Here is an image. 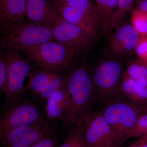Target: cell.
<instances>
[{
    "mask_svg": "<svg viewBox=\"0 0 147 147\" xmlns=\"http://www.w3.org/2000/svg\"><path fill=\"white\" fill-rule=\"evenodd\" d=\"M131 23L141 36H147V12L134 9L131 11Z\"/></svg>",
    "mask_w": 147,
    "mask_h": 147,
    "instance_id": "obj_23",
    "label": "cell"
},
{
    "mask_svg": "<svg viewBox=\"0 0 147 147\" xmlns=\"http://www.w3.org/2000/svg\"><path fill=\"white\" fill-rule=\"evenodd\" d=\"M27 0H0V27L24 21Z\"/></svg>",
    "mask_w": 147,
    "mask_h": 147,
    "instance_id": "obj_15",
    "label": "cell"
},
{
    "mask_svg": "<svg viewBox=\"0 0 147 147\" xmlns=\"http://www.w3.org/2000/svg\"><path fill=\"white\" fill-rule=\"evenodd\" d=\"M137 7L138 9L147 12V0H137Z\"/></svg>",
    "mask_w": 147,
    "mask_h": 147,
    "instance_id": "obj_30",
    "label": "cell"
},
{
    "mask_svg": "<svg viewBox=\"0 0 147 147\" xmlns=\"http://www.w3.org/2000/svg\"><path fill=\"white\" fill-rule=\"evenodd\" d=\"M129 76L135 82L147 87V65L139 59L129 63L125 70Z\"/></svg>",
    "mask_w": 147,
    "mask_h": 147,
    "instance_id": "obj_21",
    "label": "cell"
},
{
    "mask_svg": "<svg viewBox=\"0 0 147 147\" xmlns=\"http://www.w3.org/2000/svg\"><path fill=\"white\" fill-rule=\"evenodd\" d=\"M59 142L56 136L46 137L31 147H57Z\"/></svg>",
    "mask_w": 147,
    "mask_h": 147,
    "instance_id": "obj_28",
    "label": "cell"
},
{
    "mask_svg": "<svg viewBox=\"0 0 147 147\" xmlns=\"http://www.w3.org/2000/svg\"><path fill=\"white\" fill-rule=\"evenodd\" d=\"M108 46L110 59H117L135 53L140 35L131 23H121L110 34Z\"/></svg>",
    "mask_w": 147,
    "mask_h": 147,
    "instance_id": "obj_11",
    "label": "cell"
},
{
    "mask_svg": "<svg viewBox=\"0 0 147 147\" xmlns=\"http://www.w3.org/2000/svg\"><path fill=\"white\" fill-rule=\"evenodd\" d=\"M55 129L43 119L9 131L1 139V147H31L46 137L56 136Z\"/></svg>",
    "mask_w": 147,
    "mask_h": 147,
    "instance_id": "obj_10",
    "label": "cell"
},
{
    "mask_svg": "<svg viewBox=\"0 0 147 147\" xmlns=\"http://www.w3.org/2000/svg\"><path fill=\"white\" fill-rule=\"evenodd\" d=\"M145 108L121 99L104 105L101 112L114 131L125 141L128 132L139 118L147 113Z\"/></svg>",
    "mask_w": 147,
    "mask_h": 147,
    "instance_id": "obj_6",
    "label": "cell"
},
{
    "mask_svg": "<svg viewBox=\"0 0 147 147\" xmlns=\"http://www.w3.org/2000/svg\"><path fill=\"white\" fill-rule=\"evenodd\" d=\"M17 50L36 65L60 72L68 70L77 58L69 47L56 40Z\"/></svg>",
    "mask_w": 147,
    "mask_h": 147,
    "instance_id": "obj_3",
    "label": "cell"
},
{
    "mask_svg": "<svg viewBox=\"0 0 147 147\" xmlns=\"http://www.w3.org/2000/svg\"><path fill=\"white\" fill-rule=\"evenodd\" d=\"M89 70L95 101L104 106L115 100L124 99L121 90L124 71L119 61L113 59L104 60Z\"/></svg>",
    "mask_w": 147,
    "mask_h": 147,
    "instance_id": "obj_2",
    "label": "cell"
},
{
    "mask_svg": "<svg viewBox=\"0 0 147 147\" xmlns=\"http://www.w3.org/2000/svg\"><path fill=\"white\" fill-rule=\"evenodd\" d=\"M82 119L87 147H121L125 142L114 131L101 111L90 112Z\"/></svg>",
    "mask_w": 147,
    "mask_h": 147,
    "instance_id": "obj_7",
    "label": "cell"
},
{
    "mask_svg": "<svg viewBox=\"0 0 147 147\" xmlns=\"http://www.w3.org/2000/svg\"><path fill=\"white\" fill-rule=\"evenodd\" d=\"M138 59L147 65V36H141L135 50Z\"/></svg>",
    "mask_w": 147,
    "mask_h": 147,
    "instance_id": "obj_27",
    "label": "cell"
},
{
    "mask_svg": "<svg viewBox=\"0 0 147 147\" xmlns=\"http://www.w3.org/2000/svg\"><path fill=\"white\" fill-rule=\"evenodd\" d=\"M25 16L29 23L50 28L63 19L57 0H27Z\"/></svg>",
    "mask_w": 147,
    "mask_h": 147,
    "instance_id": "obj_12",
    "label": "cell"
},
{
    "mask_svg": "<svg viewBox=\"0 0 147 147\" xmlns=\"http://www.w3.org/2000/svg\"><path fill=\"white\" fill-rule=\"evenodd\" d=\"M70 97L65 85L47 98L45 100V110L48 121L62 120L69 106Z\"/></svg>",
    "mask_w": 147,
    "mask_h": 147,
    "instance_id": "obj_13",
    "label": "cell"
},
{
    "mask_svg": "<svg viewBox=\"0 0 147 147\" xmlns=\"http://www.w3.org/2000/svg\"><path fill=\"white\" fill-rule=\"evenodd\" d=\"M60 72L42 68L34 69L28 76L26 90H30L36 96L54 79L60 75Z\"/></svg>",
    "mask_w": 147,
    "mask_h": 147,
    "instance_id": "obj_17",
    "label": "cell"
},
{
    "mask_svg": "<svg viewBox=\"0 0 147 147\" xmlns=\"http://www.w3.org/2000/svg\"><path fill=\"white\" fill-rule=\"evenodd\" d=\"M78 9L98 27L102 33L103 24L93 0H59Z\"/></svg>",
    "mask_w": 147,
    "mask_h": 147,
    "instance_id": "obj_18",
    "label": "cell"
},
{
    "mask_svg": "<svg viewBox=\"0 0 147 147\" xmlns=\"http://www.w3.org/2000/svg\"><path fill=\"white\" fill-rule=\"evenodd\" d=\"M65 83V73L63 75L61 74L50 82L36 96L38 100H45L53 92L64 86Z\"/></svg>",
    "mask_w": 147,
    "mask_h": 147,
    "instance_id": "obj_24",
    "label": "cell"
},
{
    "mask_svg": "<svg viewBox=\"0 0 147 147\" xmlns=\"http://www.w3.org/2000/svg\"><path fill=\"white\" fill-rule=\"evenodd\" d=\"M65 73L70 102L62 121L65 127L71 129L91 112L90 109L95 101L94 94L89 69L84 63H74Z\"/></svg>",
    "mask_w": 147,
    "mask_h": 147,
    "instance_id": "obj_1",
    "label": "cell"
},
{
    "mask_svg": "<svg viewBox=\"0 0 147 147\" xmlns=\"http://www.w3.org/2000/svg\"><path fill=\"white\" fill-rule=\"evenodd\" d=\"M94 1L102 19L103 30L116 8L118 0H94Z\"/></svg>",
    "mask_w": 147,
    "mask_h": 147,
    "instance_id": "obj_22",
    "label": "cell"
},
{
    "mask_svg": "<svg viewBox=\"0 0 147 147\" xmlns=\"http://www.w3.org/2000/svg\"><path fill=\"white\" fill-rule=\"evenodd\" d=\"M127 147H147V135L139 138Z\"/></svg>",
    "mask_w": 147,
    "mask_h": 147,
    "instance_id": "obj_29",
    "label": "cell"
},
{
    "mask_svg": "<svg viewBox=\"0 0 147 147\" xmlns=\"http://www.w3.org/2000/svg\"><path fill=\"white\" fill-rule=\"evenodd\" d=\"M57 147H87L82 119L70 129L63 143Z\"/></svg>",
    "mask_w": 147,
    "mask_h": 147,
    "instance_id": "obj_20",
    "label": "cell"
},
{
    "mask_svg": "<svg viewBox=\"0 0 147 147\" xmlns=\"http://www.w3.org/2000/svg\"><path fill=\"white\" fill-rule=\"evenodd\" d=\"M52 29L54 40L69 47L77 58L84 57L89 53L97 39L80 27L63 19Z\"/></svg>",
    "mask_w": 147,
    "mask_h": 147,
    "instance_id": "obj_9",
    "label": "cell"
},
{
    "mask_svg": "<svg viewBox=\"0 0 147 147\" xmlns=\"http://www.w3.org/2000/svg\"><path fill=\"white\" fill-rule=\"evenodd\" d=\"M57 1L60 13L65 21L78 26L97 38L101 34V31L81 11L60 1Z\"/></svg>",
    "mask_w": 147,
    "mask_h": 147,
    "instance_id": "obj_14",
    "label": "cell"
},
{
    "mask_svg": "<svg viewBox=\"0 0 147 147\" xmlns=\"http://www.w3.org/2000/svg\"><path fill=\"white\" fill-rule=\"evenodd\" d=\"M21 98L5 107L0 118V139L12 129L42 120V111L38 104Z\"/></svg>",
    "mask_w": 147,
    "mask_h": 147,
    "instance_id": "obj_8",
    "label": "cell"
},
{
    "mask_svg": "<svg viewBox=\"0 0 147 147\" xmlns=\"http://www.w3.org/2000/svg\"><path fill=\"white\" fill-rule=\"evenodd\" d=\"M137 0H118L116 8L102 30V36H108L123 22L126 13L131 10Z\"/></svg>",
    "mask_w": 147,
    "mask_h": 147,
    "instance_id": "obj_19",
    "label": "cell"
},
{
    "mask_svg": "<svg viewBox=\"0 0 147 147\" xmlns=\"http://www.w3.org/2000/svg\"><path fill=\"white\" fill-rule=\"evenodd\" d=\"M147 135V113L139 118L127 136V139L139 138Z\"/></svg>",
    "mask_w": 147,
    "mask_h": 147,
    "instance_id": "obj_25",
    "label": "cell"
},
{
    "mask_svg": "<svg viewBox=\"0 0 147 147\" xmlns=\"http://www.w3.org/2000/svg\"><path fill=\"white\" fill-rule=\"evenodd\" d=\"M121 90L125 99L146 108L147 105V87L135 82L125 71L122 76Z\"/></svg>",
    "mask_w": 147,
    "mask_h": 147,
    "instance_id": "obj_16",
    "label": "cell"
},
{
    "mask_svg": "<svg viewBox=\"0 0 147 147\" xmlns=\"http://www.w3.org/2000/svg\"><path fill=\"white\" fill-rule=\"evenodd\" d=\"M1 50L5 54L8 68L7 86L4 93L5 98V106L6 107L21 98L26 92L24 82L34 69L31 62L21 55L19 50L13 48Z\"/></svg>",
    "mask_w": 147,
    "mask_h": 147,
    "instance_id": "obj_5",
    "label": "cell"
},
{
    "mask_svg": "<svg viewBox=\"0 0 147 147\" xmlns=\"http://www.w3.org/2000/svg\"><path fill=\"white\" fill-rule=\"evenodd\" d=\"M0 92L4 93L7 86L8 68L5 54L1 50L0 54Z\"/></svg>",
    "mask_w": 147,
    "mask_h": 147,
    "instance_id": "obj_26",
    "label": "cell"
},
{
    "mask_svg": "<svg viewBox=\"0 0 147 147\" xmlns=\"http://www.w3.org/2000/svg\"><path fill=\"white\" fill-rule=\"evenodd\" d=\"M0 29L1 50L18 49L55 40L52 28L25 21L0 27Z\"/></svg>",
    "mask_w": 147,
    "mask_h": 147,
    "instance_id": "obj_4",
    "label": "cell"
}]
</instances>
